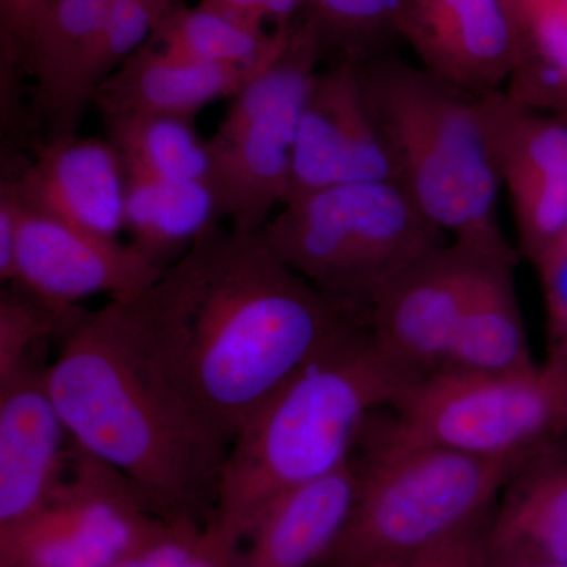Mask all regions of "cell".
<instances>
[{"label":"cell","instance_id":"cell-18","mask_svg":"<svg viewBox=\"0 0 567 567\" xmlns=\"http://www.w3.org/2000/svg\"><path fill=\"white\" fill-rule=\"evenodd\" d=\"M264 66L238 69L196 62L148 40L104 82L93 106L102 117L159 114L196 121L208 104L234 99Z\"/></svg>","mask_w":567,"mask_h":567},{"label":"cell","instance_id":"cell-21","mask_svg":"<svg viewBox=\"0 0 567 567\" xmlns=\"http://www.w3.org/2000/svg\"><path fill=\"white\" fill-rule=\"evenodd\" d=\"M517 260L518 252L488 260L466 305L442 372L502 374L536 364L518 305L514 278Z\"/></svg>","mask_w":567,"mask_h":567},{"label":"cell","instance_id":"cell-13","mask_svg":"<svg viewBox=\"0 0 567 567\" xmlns=\"http://www.w3.org/2000/svg\"><path fill=\"white\" fill-rule=\"evenodd\" d=\"M395 29L423 69L472 95L499 91L524 58L513 0H395Z\"/></svg>","mask_w":567,"mask_h":567},{"label":"cell","instance_id":"cell-35","mask_svg":"<svg viewBox=\"0 0 567 567\" xmlns=\"http://www.w3.org/2000/svg\"><path fill=\"white\" fill-rule=\"evenodd\" d=\"M361 567H412V561H391V563H377V565L361 566Z\"/></svg>","mask_w":567,"mask_h":567},{"label":"cell","instance_id":"cell-8","mask_svg":"<svg viewBox=\"0 0 567 567\" xmlns=\"http://www.w3.org/2000/svg\"><path fill=\"white\" fill-rule=\"evenodd\" d=\"M320 65L315 35L297 21L278 54L234 96L208 140V185L219 216L235 233H257L276 205L286 203L301 110Z\"/></svg>","mask_w":567,"mask_h":567},{"label":"cell","instance_id":"cell-37","mask_svg":"<svg viewBox=\"0 0 567 567\" xmlns=\"http://www.w3.org/2000/svg\"><path fill=\"white\" fill-rule=\"evenodd\" d=\"M0 567H18V566L7 565V563H0Z\"/></svg>","mask_w":567,"mask_h":567},{"label":"cell","instance_id":"cell-31","mask_svg":"<svg viewBox=\"0 0 567 567\" xmlns=\"http://www.w3.org/2000/svg\"><path fill=\"white\" fill-rule=\"evenodd\" d=\"M491 514L492 511L456 535L410 559L412 567H491L487 550Z\"/></svg>","mask_w":567,"mask_h":567},{"label":"cell","instance_id":"cell-7","mask_svg":"<svg viewBox=\"0 0 567 567\" xmlns=\"http://www.w3.org/2000/svg\"><path fill=\"white\" fill-rule=\"evenodd\" d=\"M364 434L487 458L528 456L567 436V371L544 361L502 374L425 377L372 416Z\"/></svg>","mask_w":567,"mask_h":567},{"label":"cell","instance_id":"cell-9","mask_svg":"<svg viewBox=\"0 0 567 567\" xmlns=\"http://www.w3.org/2000/svg\"><path fill=\"white\" fill-rule=\"evenodd\" d=\"M163 524L126 477L71 440L69 464L48 502L0 532V563L115 567L147 546Z\"/></svg>","mask_w":567,"mask_h":567},{"label":"cell","instance_id":"cell-34","mask_svg":"<svg viewBox=\"0 0 567 567\" xmlns=\"http://www.w3.org/2000/svg\"><path fill=\"white\" fill-rule=\"evenodd\" d=\"M204 2L233 14L238 20L267 28V22H265V3H267V0H204Z\"/></svg>","mask_w":567,"mask_h":567},{"label":"cell","instance_id":"cell-12","mask_svg":"<svg viewBox=\"0 0 567 567\" xmlns=\"http://www.w3.org/2000/svg\"><path fill=\"white\" fill-rule=\"evenodd\" d=\"M166 270L118 237L24 208L11 286L54 308L74 309L93 295L111 300L134 297Z\"/></svg>","mask_w":567,"mask_h":567},{"label":"cell","instance_id":"cell-30","mask_svg":"<svg viewBox=\"0 0 567 567\" xmlns=\"http://www.w3.org/2000/svg\"><path fill=\"white\" fill-rule=\"evenodd\" d=\"M52 0H0V76L22 78V55Z\"/></svg>","mask_w":567,"mask_h":567},{"label":"cell","instance_id":"cell-1","mask_svg":"<svg viewBox=\"0 0 567 567\" xmlns=\"http://www.w3.org/2000/svg\"><path fill=\"white\" fill-rule=\"evenodd\" d=\"M156 333L227 439L320 349L368 322L290 270L262 229L215 224L148 289Z\"/></svg>","mask_w":567,"mask_h":567},{"label":"cell","instance_id":"cell-33","mask_svg":"<svg viewBox=\"0 0 567 567\" xmlns=\"http://www.w3.org/2000/svg\"><path fill=\"white\" fill-rule=\"evenodd\" d=\"M303 0H267L265 22L271 32L286 33L297 24Z\"/></svg>","mask_w":567,"mask_h":567},{"label":"cell","instance_id":"cell-14","mask_svg":"<svg viewBox=\"0 0 567 567\" xmlns=\"http://www.w3.org/2000/svg\"><path fill=\"white\" fill-rule=\"evenodd\" d=\"M395 181V167L365 103L358 65L317 71L306 93L286 203L346 183Z\"/></svg>","mask_w":567,"mask_h":567},{"label":"cell","instance_id":"cell-11","mask_svg":"<svg viewBox=\"0 0 567 567\" xmlns=\"http://www.w3.org/2000/svg\"><path fill=\"white\" fill-rule=\"evenodd\" d=\"M475 99L520 254L535 265L567 230V111L548 114L502 89Z\"/></svg>","mask_w":567,"mask_h":567},{"label":"cell","instance_id":"cell-2","mask_svg":"<svg viewBox=\"0 0 567 567\" xmlns=\"http://www.w3.org/2000/svg\"><path fill=\"white\" fill-rule=\"evenodd\" d=\"M48 385L81 450L117 470L153 516L207 524L230 440L164 353L148 289L62 336Z\"/></svg>","mask_w":567,"mask_h":567},{"label":"cell","instance_id":"cell-39","mask_svg":"<svg viewBox=\"0 0 567 567\" xmlns=\"http://www.w3.org/2000/svg\"><path fill=\"white\" fill-rule=\"evenodd\" d=\"M513 2L516 3V6H517V3H520L522 0H513Z\"/></svg>","mask_w":567,"mask_h":567},{"label":"cell","instance_id":"cell-25","mask_svg":"<svg viewBox=\"0 0 567 567\" xmlns=\"http://www.w3.org/2000/svg\"><path fill=\"white\" fill-rule=\"evenodd\" d=\"M524 58L507 93L536 110L567 111V0L517 3Z\"/></svg>","mask_w":567,"mask_h":567},{"label":"cell","instance_id":"cell-24","mask_svg":"<svg viewBox=\"0 0 567 567\" xmlns=\"http://www.w3.org/2000/svg\"><path fill=\"white\" fill-rule=\"evenodd\" d=\"M106 137L121 153L126 174L169 182L210 178V151L193 118L133 114L102 117Z\"/></svg>","mask_w":567,"mask_h":567},{"label":"cell","instance_id":"cell-29","mask_svg":"<svg viewBox=\"0 0 567 567\" xmlns=\"http://www.w3.org/2000/svg\"><path fill=\"white\" fill-rule=\"evenodd\" d=\"M547 319V363L567 371V230L535 264Z\"/></svg>","mask_w":567,"mask_h":567},{"label":"cell","instance_id":"cell-5","mask_svg":"<svg viewBox=\"0 0 567 567\" xmlns=\"http://www.w3.org/2000/svg\"><path fill=\"white\" fill-rule=\"evenodd\" d=\"M528 456L487 458L450 447L394 445L363 432L352 456V511L319 567L415 558L491 513Z\"/></svg>","mask_w":567,"mask_h":567},{"label":"cell","instance_id":"cell-23","mask_svg":"<svg viewBox=\"0 0 567 567\" xmlns=\"http://www.w3.org/2000/svg\"><path fill=\"white\" fill-rule=\"evenodd\" d=\"M289 32L249 24L200 0L193 9L175 3L156 25L151 41L192 61L260 69L278 54Z\"/></svg>","mask_w":567,"mask_h":567},{"label":"cell","instance_id":"cell-15","mask_svg":"<svg viewBox=\"0 0 567 567\" xmlns=\"http://www.w3.org/2000/svg\"><path fill=\"white\" fill-rule=\"evenodd\" d=\"M71 436L48 385V364L31 360L0 379V532L39 513L69 464Z\"/></svg>","mask_w":567,"mask_h":567},{"label":"cell","instance_id":"cell-10","mask_svg":"<svg viewBox=\"0 0 567 567\" xmlns=\"http://www.w3.org/2000/svg\"><path fill=\"white\" fill-rule=\"evenodd\" d=\"M517 252L447 240L425 254L383 290L369 312L380 352L410 380L445 368L454 336L488 260Z\"/></svg>","mask_w":567,"mask_h":567},{"label":"cell","instance_id":"cell-38","mask_svg":"<svg viewBox=\"0 0 567 567\" xmlns=\"http://www.w3.org/2000/svg\"><path fill=\"white\" fill-rule=\"evenodd\" d=\"M166 3H178V0H163Z\"/></svg>","mask_w":567,"mask_h":567},{"label":"cell","instance_id":"cell-32","mask_svg":"<svg viewBox=\"0 0 567 567\" xmlns=\"http://www.w3.org/2000/svg\"><path fill=\"white\" fill-rule=\"evenodd\" d=\"M24 215L13 178L3 173L0 178V281L9 286L14 276L18 235Z\"/></svg>","mask_w":567,"mask_h":567},{"label":"cell","instance_id":"cell-17","mask_svg":"<svg viewBox=\"0 0 567 567\" xmlns=\"http://www.w3.org/2000/svg\"><path fill=\"white\" fill-rule=\"evenodd\" d=\"M491 567L567 561V436L529 454L496 498Z\"/></svg>","mask_w":567,"mask_h":567},{"label":"cell","instance_id":"cell-4","mask_svg":"<svg viewBox=\"0 0 567 567\" xmlns=\"http://www.w3.org/2000/svg\"><path fill=\"white\" fill-rule=\"evenodd\" d=\"M395 175L450 240L513 248L496 215L499 185L476 99L394 55L358 65Z\"/></svg>","mask_w":567,"mask_h":567},{"label":"cell","instance_id":"cell-16","mask_svg":"<svg viewBox=\"0 0 567 567\" xmlns=\"http://www.w3.org/2000/svg\"><path fill=\"white\" fill-rule=\"evenodd\" d=\"M24 208L92 233L125 230L126 177L121 153L107 137L41 142L28 164L3 162Z\"/></svg>","mask_w":567,"mask_h":567},{"label":"cell","instance_id":"cell-36","mask_svg":"<svg viewBox=\"0 0 567 567\" xmlns=\"http://www.w3.org/2000/svg\"><path fill=\"white\" fill-rule=\"evenodd\" d=\"M507 567H567V561L537 563V565H522V566H507Z\"/></svg>","mask_w":567,"mask_h":567},{"label":"cell","instance_id":"cell-26","mask_svg":"<svg viewBox=\"0 0 567 567\" xmlns=\"http://www.w3.org/2000/svg\"><path fill=\"white\" fill-rule=\"evenodd\" d=\"M298 22L315 35L322 65H361L399 39L395 0H303Z\"/></svg>","mask_w":567,"mask_h":567},{"label":"cell","instance_id":"cell-3","mask_svg":"<svg viewBox=\"0 0 567 567\" xmlns=\"http://www.w3.org/2000/svg\"><path fill=\"white\" fill-rule=\"evenodd\" d=\"M406 385L368 322L347 327L234 436L212 524L241 546L275 502L349 464L371 417Z\"/></svg>","mask_w":567,"mask_h":567},{"label":"cell","instance_id":"cell-6","mask_svg":"<svg viewBox=\"0 0 567 567\" xmlns=\"http://www.w3.org/2000/svg\"><path fill=\"white\" fill-rule=\"evenodd\" d=\"M290 270L357 315L446 234L395 181L346 183L284 204L262 227Z\"/></svg>","mask_w":567,"mask_h":567},{"label":"cell","instance_id":"cell-27","mask_svg":"<svg viewBox=\"0 0 567 567\" xmlns=\"http://www.w3.org/2000/svg\"><path fill=\"white\" fill-rule=\"evenodd\" d=\"M115 2L52 0L22 55V73L35 81L29 114L50 99L74 55L99 31Z\"/></svg>","mask_w":567,"mask_h":567},{"label":"cell","instance_id":"cell-19","mask_svg":"<svg viewBox=\"0 0 567 567\" xmlns=\"http://www.w3.org/2000/svg\"><path fill=\"white\" fill-rule=\"evenodd\" d=\"M354 491L350 458L331 475L282 496L246 536L237 567H319L346 527Z\"/></svg>","mask_w":567,"mask_h":567},{"label":"cell","instance_id":"cell-20","mask_svg":"<svg viewBox=\"0 0 567 567\" xmlns=\"http://www.w3.org/2000/svg\"><path fill=\"white\" fill-rule=\"evenodd\" d=\"M174 6L163 0L114 3L99 31L74 55L50 99L29 114L32 126L44 132L41 142L78 136L82 118L104 82L152 39Z\"/></svg>","mask_w":567,"mask_h":567},{"label":"cell","instance_id":"cell-28","mask_svg":"<svg viewBox=\"0 0 567 567\" xmlns=\"http://www.w3.org/2000/svg\"><path fill=\"white\" fill-rule=\"evenodd\" d=\"M84 309H59L17 286L0 290V379L35 360L44 342L69 333Z\"/></svg>","mask_w":567,"mask_h":567},{"label":"cell","instance_id":"cell-22","mask_svg":"<svg viewBox=\"0 0 567 567\" xmlns=\"http://www.w3.org/2000/svg\"><path fill=\"white\" fill-rule=\"evenodd\" d=\"M125 230L130 244L169 268L200 235L221 221L215 194L204 182H169L128 175Z\"/></svg>","mask_w":567,"mask_h":567}]
</instances>
